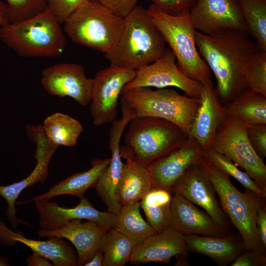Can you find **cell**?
I'll use <instances>...</instances> for the list:
<instances>
[{"mask_svg": "<svg viewBox=\"0 0 266 266\" xmlns=\"http://www.w3.org/2000/svg\"><path fill=\"white\" fill-rule=\"evenodd\" d=\"M249 35L235 30L213 35L195 32L198 50L215 77V92L223 104L247 89L243 69L259 49Z\"/></svg>", "mask_w": 266, "mask_h": 266, "instance_id": "1", "label": "cell"}, {"mask_svg": "<svg viewBox=\"0 0 266 266\" xmlns=\"http://www.w3.org/2000/svg\"><path fill=\"white\" fill-rule=\"evenodd\" d=\"M124 20L117 42L104 55L110 65L136 70L164 55L166 43L147 9L136 5Z\"/></svg>", "mask_w": 266, "mask_h": 266, "instance_id": "2", "label": "cell"}, {"mask_svg": "<svg viewBox=\"0 0 266 266\" xmlns=\"http://www.w3.org/2000/svg\"><path fill=\"white\" fill-rule=\"evenodd\" d=\"M214 187L222 210L238 231L246 249L260 251L266 255L258 234L256 218L259 207L266 199L251 190L239 191L231 182L230 176L211 164L203 155L198 162Z\"/></svg>", "mask_w": 266, "mask_h": 266, "instance_id": "3", "label": "cell"}, {"mask_svg": "<svg viewBox=\"0 0 266 266\" xmlns=\"http://www.w3.org/2000/svg\"><path fill=\"white\" fill-rule=\"evenodd\" d=\"M61 25L47 8L31 18L0 27V40L22 57H58L67 45Z\"/></svg>", "mask_w": 266, "mask_h": 266, "instance_id": "4", "label": "cell"}, {"mask_svg": "<svg viewBox=\"0 0 266 266\" xmlns=\"http://www.w3.org/2000/svg\"><path fill=\"white\" fill-rule=\"evenodd\" d=\"M147 10L174 54L181 72L202 85L213 88L211 71L197 47L196 30L192 24L189 10L171 15L162 11L152 3Z\"/></svg>", "mask_w": 266, "mask_h": 266, "instance_id": "5", "label": "cell"}, {"mask_svg": "<svg viewBox=\"0 0 266 266\" xmlns=\"http://www.w3.org/2000/svg\"><path fill=\"white\" fill-rule=\"evenodd\" d=\"M127 126L125 145L135 160L147 166L179 148L188 138L179 127L159 118L135 117Z\"/></svg>", "mask_w": 266, "mask_h": 266, "instance_id": "6", "label": "cell"}, {"mask_svg": "<svg viewBox=\"0 0 266 266\" xmlns=\"http://www.w3.org/2000/svg\"><path fill=\"white\" fill-rule=\"evenodd\" d=\"M124 22L104 6L86 0L65 22L64 30L73 42L105 54L117 42Z\"/></svg>", "mask_w": 266, "mask_h": 266, "instance_id": "7", "label": "cell"}, {"mask_svg": "<svg viewBox=\"0 0 266 266\" xmlns=\"http://www.w3.org/2000/svg\"><path fill=\"white\" fill-rule=\"evenodd\" d=\"M121 95L135 117L163 119L175 124L188 134L200 104L199 98L181 95L169 88H136L123 92Z\"/></svg>", "mask_w": 266, "mask_h": 266, "instance_id": "8", "label": "cell"}, {"mask_svg": "<svg viewBox=\"0 0 266 266\" xmlns=\"http://www.w3.org/2000/svg\"><path fill=\"white\" fill-rule=\"evenodd\" d=\"M246 127L233 115L227 114L219 126L210 148L240 166L260 187L266 192V166L251 145Z\"/></svg>", "mask_w": 266, "mask_h": 266, "instance_id": "9", "label": "cell"}, {"mask_svg": "<svg viewBox=\"0 0 266 266\" xmlns=\"http://www.w3.org/2000/svg\"><path fill=\"white\" fill-rule=\"evenodd\" d=\"M135 70L110 65L96 74L90 107L94 125L102 126L116 119L119 97L124 86L134 77Z\"/></svg>", "mask_w": 266, "mask_h": 266, "instance_id": "10", "label": "cell"}, {"mask_svg": "<svg viewBox=\"0 0 266 266\" xmlns=\"http://www.w3.org/2000/svg\"><path fill=\"white\" fill-rule=\"evenodd\" d=\"M176 61L174 54L167 48L161 58L136 69L134 77L124 86L122 92L141 87L159 89L174 87L182 90L188 96L199 98L202 85L184 75Z\"/></svg>", "mask_w": 266, "mask_h": 266, "instance_id": "11", "label": "cell"}, {"mask_svg": "<svg viewBox=\"0 0 266 266\" xmlns=\"http://www.w3.org/2000/svg\"><path fill=\"white\" fill-rule=\"evenodd\" d=\"M189 14L195 29L202 33L213 35L226 30L248 33L238 0H196Z\"/></svg>", "mask_w": 266, "mask_h": 266, "instance_id": "12", "label": "cell"}, {"mask_svg": "<svg viewBox=\"0 0 266 266\" xmlns=\"http://www.w3.org/2000/svg\"><path fill=\"white\" fill-rule=\"evenodd\" d=\"M93 82V79L87 77L84 67L77 64H57L41 72V83L49 94L70 97L82 106L91 101Z\"/></svg>", "mask_w": 266, "mask_h": 266, "instance_id": "13", "label": "cell"}, {"mask_svg": "<svg viewBox=\"0 0 266 266\" xmlns=\"http://www.w3.org/2000/svg\"><path fill=\"white\" fill-rule=\"evenodd\" d=\"M171 191L203 208L222 228L230 233L228 218L216 198L214 187L198 163L184 173L172 186Z\"/></svg>", "mask_w": 266, "mask_h": 266, "instance_id": "14", "label": "cell"}, {"mask_svg": "<svg viewBox=\"0 0 266 266\" xmlns=\"http://www.w3.org/2000/svg\"><path fill=\"white\" fill-rule=\"evenodd\" d=\"M39 214V226L43 231L54 230L63 224L75 219H84L101 226L114 228L117 215L96 209L90 200L83 197L75 206L67 208L49 200L35 201Z\"/></svg>", "mask_w": 266, "mask_h": 266, "instance_id": "15", "label": "cell"}, {"mask_svg": "<svg viewBox=\"0 0 266 266\" xmlns=\"http://www.w3.org/2000/svg\"><path fill=\"white\" fill-rule=\"evenodd\" d=\"M81 221L72 220L52 230H39L38 234L40 237H61L68 240L76 249L78 265L84 266L97 251L102 249L111 228L88 220Z\"/></svg>", "mask_w": 266, "mask_h": 266, "instance_id": "16", "label": "cell"}, {"mask_svg": "<svg viewBox=\"0 0 266 266\" xmlns=\"http://www.w3.org/2000/svg\"><path fill=\"white\" fill-rule=\"evenodd\" d=\"M202 155L203 150L198 142L188 136L180 147L148 166L153 187L171 191L175 182L189 167L198 164Z\"/></svg>", "mask_w": 266, "mask_h": 266, "instance_id": "17", "label": "cell"}, {"mask_svg": "<svg viewBox=\"0 0 266 266\" xmlns=\"http://www.w3.org/2000/svg\"><path fill=\"white\" fill-rule=\"evenodd\" d=\"M188 254L184 234L170 226L135 245L129 262L133 264L168 263L173 257Z\"/></svg>", "mask_w": 266, "mask_h": 266, "instance_id": "18", "label": "cell"}, {"mask_svg": "<svg viewBox=\"0 0 266 266\" xmlns=\"http://www.w3.org/2000/svg\"><path fill=\"white\" fill-rule=\"evenodd\" d=\"M17 242L29 247L49 261L54 266L78 265L77 253L68 241L61 237H48L46 240H35L25 237L20 231L14 232L0 220V243L12 246Z\"/></svg>", "mask_w": 266, "mask_h": 266, "instance_id": "19", "label": "cell"}, {"mask_svg": "<svg viewBox=\"0 0 266 266\" xmlns=\"http://www.w3.org/2000/svg\"><path fill=\"white\" fill-rule=\"evenodd\" d=\"M199 99L200 104L188 134L198 142L203 151L210 148L227 113L214 88L202 85Z\"/></svg>", "mask_w": 266, "mask_h": 266, "instance_id": "20", "label": "cell"}, {"mask_svg": "<svg viewBox=\"0 0 266 266\" xmlns=\"http://www.w3.org/2000/svg\"><path fill=\"white\" fill-rule=\"evenodd\" d=\"M170 211L171 226L184 234L224 236L230 233L207 213L179 194L172 196Z\"/></svg>", "mask_w": 266, "mask_h": 266, "instance_id": "21", "label": "cell"}, {"mask_svg": "<svg viewBox=\"0 0 266 266\" xmlns=\"http://www.w3.org/2000/svg\"><path fill=\"white\" fill-rule=\"evenodd\" d=\"M56 149L52 145L36 148L33 157L37 163L30 174L17 182L8 185H0V196L7 202L6 218L12 228L16 230L20 224L31 226L26 221L17 218L15 203L20 194L26 188L38 182H45L49 175L50 162Z\"/></svg>", "mask_w": 266, "mask_h": 266, "instance_id": "22", "label": "cell"}, {"mask_svg": "<svg viewBox=\"0 0 266 266\" xmlns=\"http://www.w3.org/2000/svg\"><path fill=\"white\" fill-rule=\"evenodd\" d=\"M184 237L188 252L209 257L220 266L232 264L246 249L242 238L230 233L224 236L184 234Z\"/></svg>", "mask_w": 266, "mask_h": 266, "instance_id": "23", "label": "cell"}, {"mask_svg": "<svg viewBox=\"0 0 266 266\" xmlns=\"http://www.w3.org/2000/svg\"><path fill=\"white\" fill-rule=\"evenodd\" d=\"M124 163L118 188L121 204L140 201L153 187V182L148 166L137 161L126 146L120 147Z\"/></svg>", "mask_w": 266, "mask_h": 266, "instance_id": "24", "label": "cell"}, {"mask_svg": "<svg viewBox=\"0 0 266 266\" xmlns=\"http://www.w3.org/2000/svg\"><path fill=\"white\" fill-rule=\"evenodd\" d=\"M111 158H95L92 161V166L88 170L74 173L52 186L48 191L31 199L21 202L49 200L61 195H71L81 199L87 189L95 188L98 180L110 163Z\"/></svg>", "mask_w": 266, "mask_h": 266, "instance_id": "25", "label": "cell"}, {"mask_svg": "<svg viewBox=\"0 0 266 266\" xmlns=\"http://www.w3.org/2000/svg\"><path fill=\"white\" fill-rule=\"evenodd\" d=\"M227 114L246 126L266 124V96L246 89L223 104Z\"/></svg>", "mask_w": 266, "mask_h": 266, "instance_id": "26", "label": "cell"}, {"mask_svg": "<svg viewBox=\"0 0 266 266\" xmlns=\"http://www.w3.org/2000/svg\"><path fill=\"white\" fill-rule=\"evenodd\" d=\"M42 125L48 141L57 148L59 146H75L83 130L78 120L62 112L47 116Z\"/></svg>", "mask_w": 266, "mask_h": 266, "instance_id": "27", "label": "cell"}, {"mask_svg": "<svg viewBox=\"0 0 266 266\" xmlns=\"http://www.w3.org/2000/svg\"><path fill=\"white\" fill-rule=\"evenodd\" d=\"M172 193L168 190L153 187L140 201L147 222L157 232L171 226Z\"/></svg>", "mask_w": 266, "mask_h": 266, "instance_id": "28", "label": "cell"}, {"mask_svg": "<svg viewBox=\"0 0 266 266\" xmlns=\"http://www.w3.org/2000/svg\"><path fill=\"white\" fill-rule=\"evenodd\" d=\"M140 202L123 205L114 228L128 237L136 245L157 233L142 217Z\"/></svg>", "mask_w": 266, "mask_h": 266, "instance_id": "29", "label": "cell"}, {"mask_svg": "<svg viewBox=\"0 0 266 266\" xmlns=\"http://www.w3.org/2000/svg\"><path fill=\"white\" fill-rule=\"evenodd\" d=\"M248 33L266 50V0H238Z\"/></svg>", "mask_w": 266, "mask_h": 266, "instance_id": "30", "label": "cell"}, {"mask_svg": "<svg viewBox=\"0 0 266 266\" xmlns=\"http://www.w3.org/2000/svg\"><path fill=\"white\" fill-rule=\"evenodd\" d=\"M135 244L126 235L114 228L105 237L102 251L103 266H123L130 261Z\"/></svg>", "mask_w": 266, "mask_h": 266, "instance_id": "31", "label": "cell"}, {"mask_svg": "<svg viewBox=\"0 0 266 266\" xmlns=\"http://www.w3.org/2000/svg\"><path fill=\"white\" fill-rule=\"evenodd\" d=\"M203 155L215 166L229 176L235 179L245 189L266 198V192L262 189L245 171L240 170L231 160L210 148L203 151Z\"/></svg>", "mask_w": 266, "mask_h": 266, "instance_id": "32", "label": "cell"}, {"mask_svg": "<svg viewBox=\"0 0 266 266\" xmlns=\"http://www.w3.org/2000/svg\"><path fill=\"white\" fill-rule=\"evenodd\" d=\"M242 75L247 89L266 96V50L259 48L244 66Z\"/></svg>", "mask_w": 266, "mask_h": 266, "instance_id": "33", "label": "cell"}, {"mask_svg": "<svg viewBox=\"0 0 266 266\" xmlns=\"http://www.w3.org/2000/svg\"><path fill=\"white\" fill-rule=\"evenodd\" d=\"M9 23L31 18L47 9V0H6Z\"/></svg>", "mask_w": 266, "mask_h": 266, "instance_id": "34", "label": "cell"}, {"mask_svg": "<svg viewBox=\"0 0 266 266\" xmlns=\"http://www.w3.org/2000/svg\"><path fill=\"white\" fill-rule=\"evenodd\" d=\"M86 0H47V8L61 24Z\"/></svg>", "mask_w": 266, "mask_h": 266, "instance_id": "35", "label": "cell"}, {"mask_svg": "<svg viewBox=\"0 0 266 266\" xmlns=\"http://www.w3.org/2000/svg\"><path fill=\"white\" fill-rule=\"evenodd\" d=\"M249 142L256 153L263 159L266 157V124L246 127Z\"/></svg>", "mask_w": 266, "mask_h": 266, "instance_id": "36", "label": "cell"}, {"mask_svg": "<svg viewBox=\"0 0 266 266\" xmlns=\"http://www.w3.org/2000/svg\"><path fill=\"white\" fill-rule=\"evenodd\" d=\"M162 11L171 15L189 10L196 0H149Z\"/></svg>", "mask_w": 266, "mask_h": 266, "instance_id": "37", "label": "cell"}, {"mask_svg": "<svg viewBox=\"0 0 266 266\" xmlns=\"http://www.w3.org/2000/svg\"><path fill=\"white\" fill-rule=\"evenodd\" d=\"M124 18L137 5L139 0H92Z\"/></svg>", "mask_w": 266, "mask_h": 266, "instance_id": "38", "label": "cell"}, {"mask_svg": "<svg viewBox=\"0 0 266 266\" xmlns=\"http://www.w3.org/2000/svg\"><path fill=\"white\" fill-rule=\"evenodd\" d=\"M231 266H266V255L260 251L249 249L240 254Z\"/></svg>", "mask_w": 266, "mask_h": 266, "instance_id": "39", "label": "cell"}, {"mask_svg": "<svg viewBox=\"0 0 266 266\" xmlns=\"http://www.w3.org/2000/svg\"><path fill=\"white\" fill-rule=\"evenodd\" d=\"M257 234L261 245L266 252V202L258 208L256 218Z\"/></svg>", "mask_w": 266, "mask_h": 266, "instance_id": "40", "label": "cell"}, {"mask_svg": "<svg viewBox=\"0 0 266 266\" xmlns=\"http://www.w3.org/2000/svg\"><path fill=\"white\" fill-rule=\"evenodd\" d=\"M26 261L28 266H54L48 260L34 252H33V254L27 258Z\"/></svg>", "mask_w": 266, "mask_h": 266, "instance_id": "41", "label": "cell"}, {"mask_svg": "<svg viewBox=\"0 0 266 266\" xmlns=\"http://www.w3.org/2000/svg\"><path fill=\"white\" fill-rule=\"evenodd\" d=\"M103 252L101 250L97 251L84 266H103Z\"/></svg>", "mask_w": 266, "mask_h": 266, "instance_id": "42", "label": "cell"}, {"mask_svg": "<svg viewBox=\"0 0 266 266\" xmlns=\"http://www.w3.org/2000/svg\"><path fill=\"white\" fill-rule=\"evenodd\" d=\"M9 23L7 5L0 0V27L6 25Z\"/></svg>", "mask_w": 266, "mask_h": 266, "instance_id": "43", "label": "cell"}, {"mask_svg": "<svg viewBox=\"0 0 266 266\" xmlns=\"http://www.w3.org/2000/svg\"><path fill=\"white\" fill-rule=\"evenodd\" d=\"M9 266V263L7 258L3 256H0V266Z\"/></svg>", "mask_w": 266, "mask_h": 266, "instance_id": "44", "label": "cell"}]
</instances>
